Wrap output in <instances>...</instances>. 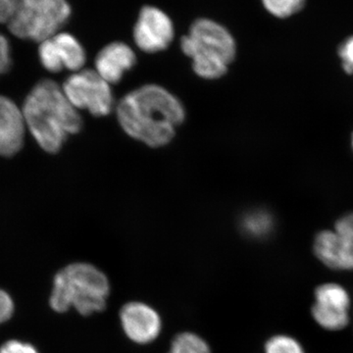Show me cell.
Masks as SVG:
<instances>
[{"instance_id": "cell-1", "label": "cell", "mask_w": 353, "mask_h": 353, "mask_svg": "<svg viewBox=\"0 0 353 353\" xmlns=\"http://www.w3.org/2000/svg\"><path fill=\"white\" fill-rule=\"evenodd\" d=\"M120 126L128 136L152 148L170 143L185 118L182 102L166 88L146 85L121 99L117 106Z\"/></svg>"}, {"instance_id": "cell-2", "label": "cell", "mask_w": 353, "mask_h": 353, "mask_svg": "<svg viewBox=\"0 0 353 353\" xmlns=\"http://www.w3.org/2000/svg\"><path fill=\"white\" fill-rule=\"evenodd\" d=\"M26 126L44 152L57 153L70 134H78L82 117L68 101L62 87L51 80L37 83L22 108Z\"/></svg>"}, {"instance_id": "cell-3", "label": "cell", "mask_w": 353, "mask_h": 353, "mask_svg": "<svg viewBox=\"0 0 353 353\" xmlns=\"http://www.w3.org/2000/svg\"><path fill=\"white\" fill-rule=\"evenodd\" d=\"M109 294L110 284L103 272L94 265L77 262L55 275L50 305L57 312L74 308L88 316L105 309Z\"/></svg>"}, {"instance_id": "cell-4", "label": "cell", "mask_w": 353, "mask_h": 353, "mask_svg": "<svg viewBox=\"0 0 353 353\" xmlns=\"http://www.w3.org/2000/svg\"><path fill=\"white\" fill-rule=\"evenodd\" d=\"M181 50L192 61L197 76L216 80L225 75L236 55L233 34L225 26L209 18H199L181 39Z\"/></svg>"}, {"instance_id": "cell-5", "label": "cell", "mask_w": 353, "mask_h": 353, "mask_svg": "<svg viewBox=\"0 0 353 353\" xmlns=\"http://www.w3.org/2000/svg\"><path fill=\"white\" fill-rule=\"evenodd\" d=\"M70 16L71 6L67 0H18L7 25L17 38L41 43L58 34Z\"/></svg>"}, {"instance_id": "cell-6", "label": "cell", "mask_w": 353, "mask_h": 353, "mask_svg": "<svg viewBox=\"0 0 353 353\" xmlns=\"http://www.w3.org/2000/svg\"><path fill=\"white\" fill-rule=\"evenodd\" d=\"M70 103L77 110H88L97 117L108 115L114 108L110 83L95 70H81L69 77L62 85Z\"/></svg>"}, {"instance_id": "cell-7", "label": "cell", "mask_w": 353, "mask_h": 353, "mask_svg": "<svg viewBox=\"0 0 353 353\" xmlns=\"http://www.w3.org/2000/svg\"><path fill=\"white\" fill-rule=\"evenodd\" d=\"M132 38L143 52H160L167 50L174 41L175 26L170 16L159 7L143 6L134 23Z\"/></svg>"}, {"instance_id": "cell-8", "label": "cell", "mask_w": 353, "mask_h": 353, "mask_svg": "<svg viewBox=\"0 0 353 353\" xmlns=\"http://www.w3.org/2000/svg\"><path fill=\"white\" fill-rule=\"evenodd\" d=\"M39 61L50 73H59L63 69L76 72L83 70L87 61L85 48L69 32H59L39 43Z\"/></svg>"}, {"instance_id": "cell-9", "label": "cell", "mask_w": 353, "mask_h": 353, "mask_svg": "<svg viewBox=\"0 0 353 353\" xmlns=\"http://www.w3.org/2000/svg\"><path fill=\"white\" fill-rule=\"evenodd\" d=\"M120 321L128 338L139 345H148L157 340L162 329L161 318L157 311L139 301L123 306Z\"/></svg>"}, {"instance_id": "cell-10", "label": "cell", "mask_w": 353, "mask_h": 353, "mask_svg": "<svg viewBox=\"0 0 353 353\" xmlns=\"http://www.w3.org/2000/svg\"><path fill=\"white\" fill-rule=\"evenodd\" d=\"M312 313L316 321L328 330L345 328L348 323L350 297L345 289L336 284H326L315 292Z\"/></svg>"}, {"instance_id": "cell-11", "label": "cell", "mask_w": 353, "mask_h": 353, "mask_svg": "<svg viewBox=\"0 0 353 353\" xmlns=\"http://www.w3.org/2000/svg\"><path fill=\"white\" fill-rule=\"evenodd\" d=\"M27 131L24 114L15 102L0 94V155L10 157L24 145Z\"/></svg>"}, {"instance_id": "cell-12", "label": "cell", "mask_w": 353, "mask_h": 353, "mask_svg": "<svg viewBox=\"0 0 353 353\" xmlns=\"http://www.w3.org/2000/svg\"><path fill=\"white\" fill-rule=\"evenodd\" d=\"M136 63V53L123 41H113L102 48L94 61L97 73L110 85L119 83Z\"/></svg>"}, {"instance_id": "cell-13", "label": "cell", "mask_w": 353, "mask_h": 353, "mask_svg": "<svg viewBox=\"0 0 353 353\" xmlns=\"http://www.w3.org/2000/svg\"><path fill=\"white\" fill-rule=\"evenodd\" d=\"M314 252L323 263L336 270H353V240L334 231L316 236Z\"/></svg>"}, {"instance_id": "cell-14", "label": "cell", "mask_w": 353, "mask_h": 353, "mask_svg": "<svg viewBox=\"0 0 353 353\" xmlns=\"http://www.w3.org/2000/svg\"><path fill=\"white\" fill-rule=\"evenodd\" d=\"M168 353H211V350L201 336L185 332L174 338Z\"/></svg>"}, {"instance_id": "cell-15", "label": "cell", "mask_w": 353, "mask_h": 353, "mask_svg": "<svg viewBox=\"0 0 353 353\" xmlns=\"http://www.w3.org/2000/svg\"><path fill=\"white\" fill-rule=\"evenodd\" d=\"M241 227L248 236L261 238V236H267L271 231L272 227H273V221L266 211H252L243 217Z\"/></svg>"}, {"instance_id": "cell-16", "label": "cell", "mask_w": 353, "mask_h": 353, "mask_svg": "<svg viewBox=\"0 0 353 353\" xmlns=\"http://www.w3.org/2000/svg\"><path fill=\"white\" fill-rule=\"evenodd\" d=\"M265 10L278 19H287L301 12L306 0H261Z\"/></svg>"}, {"instance_id": "cell-17", "label": "cell", "mask_w": 353, "mask_h": 353, "mask_svg": "<svg viewBox=\"0 0 353 353\" xmlns=\"http://www.w3.org/2000/svg\"><path fill=\"white\" fill-rule=\"evenodd\" d=\"M266 353H303V350L294 339L278 336L267 343Z\"/></svg>"}, {"instance_id": "cell-18", "label": "cell", "mask_w": 353, "mask_h": 353, "mask_svg": "<svg viewBox=\"0 0 353 353\" xmlns=\"http://www.w3.org/2000/svg\"><path fill=\"white\" fill-rule=\"evenodd\" d=\"M339 57L343 68L348 74H353V36L345 39L339 48Z\"/></svg>"}, {"instance_id": "cell-19", "label": "cell", "mask_w": 353, "mask_h": 353, "mask_svg": "<svg viewBox=\"0 0 353 353\" xmlns=\"http://www.w3.org/2000/svg\"><path fill=\"white\" fill-rule=\"evenodd\" d=\"M11 60L10 46L3 34H0V76L6 74L10 69Z\"/></svg>"}, {"instance_id": "cell-20", "label": "cell", "mask_w": 353, "mask_h": 353, "mask_svg": "<svg viewBox=\"0 0 353 353\" xmlns=\"http://www.w3.org/2000/svg\"><path fill=\"white\" fill-rule=\"evenodd\" d=\"M14 303L11 296L4 290H0V324L8 321L14 314Z\"/></svg>"}, {"instance_id": "cell-21", "label": "cell", "mask_w": 353, "mask_h": 353, "mask_svg": "<svg viewBox=\"0 0 353 353\" xmlns=\"http://www.w3.org/2000/svg\"><path fill=\"white\" fill-rule=\"evenodd\" d=\"M0 353H39L30 343L23 341L12 340L7 341L1 347Z\"/></svg>"}, {"instance_id": "cell-22", "label": "cell", "mask_w": 353, "mask_h": 353, "mask_svg": "<svg viewBox=\"0 0 353 353\" xmlns=\"http://www.w3.org/2000/svg\"><path fill=\"white\" fill-rule=\"evenodd\" d=\"M334 232L347 236L353 240V212L343 216L336 222Z\"/></svg>"}, {"instance_id": "cell-23", "label": "cell", "mask_w": 353, "mask_h": 353, "mask_svg": "<svg viewBox=\"0 0 353 353\" xmlns=\"http://www.w3.org/2000/svg\"><path fill=\"white\" fill-rule=\"evenodd\" d=\"M18 0H0V23H8L11 19Z\"/></svg>"}, {"instance_id": "cell-24", "label": "cell", "mask_w": 353, "mask_h": 353, "mask_svg": "<svg viewBox=\"0 0 353 353\" xmlns=\"http://www.w3.org/2000/svg\"><path fill=\"white\" fill-rule=\"evenodd\" d=\"M352 148H353V134H352Z\"/></svg>"}]
</instances>
